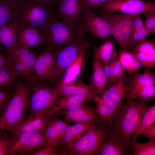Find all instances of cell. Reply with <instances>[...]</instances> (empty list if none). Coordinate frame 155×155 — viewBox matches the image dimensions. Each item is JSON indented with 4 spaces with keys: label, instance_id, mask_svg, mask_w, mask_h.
<instances>
[{
    "label": "cell",
    "instance_id": "obj_22",
    "mask_svg": "<svg viewBox=\"0 0 155 155\" xmlns=\"http://www.w3.org/2000/svg\"><path fill=\"white\" fill-rule=\"evenodd\" d=\"M43 43L42 36L38 30L20 24L18 32V44L29 48L43 46Z\"/></svg>",
    "mask_w": 155,
    "mask_h": 155
},
{
    "label": "cell",
    "instance_id": "obj_40",
    "mask_svg": "<svg viewBox=\"0 0 155 155\" xmlns=\"http://www.w3.org/2000/svg\"><path fill=\"white\" fill-rule=\"evenodd\" d=\"M54 147L47 144L28 154L30 155H60L68 154L67 153H63L58 151Z\"/></svg>",
    "mask_w": 155,
    "mask_h": 155
},
{
    "label": "cell",
    "instance_id": "obj_4",
    "mask_svg": "<svg viewBox=\"0 0 155 155\" xmlns=\"http://www.w3.org/2000/svg\"><path fill=\"white\" fill-rule=\"evenodd\" d=\"M14 10L13 20L21 24L35 28L40 32L43 26L54 17L55 12V10L41 5L34 0H25Z\"/></svg>",
    "mask_w": 155,
    "mask_h": 155
},
{
    "label": "cell",
    "instance_id": "obj_50",
    "mask_svg": "<svg viewBox=\"0 0 155 155\" xmlns=\"http://www.w3.org/2000/svg\"></svg>",
    "mask_w": 155,
    "mask_h": 155
},
{
    "label": "cell",
    "instance_id": "obj_12",
    "mask_svg": "<svg viewBox=\"0 0 155 155\" xmlns=\"http://www.w3.org/2000/svg\"><path fill=\"white\" fill-rule=\"evenodd\" d=\"M47 145L44 131L22 133L15 138L9 155H24Z\"/></svg>",
    "mask_w": 155,
    "mask_h": 155
},
{
    "label": "cell",
    "instance_id": "obj_15",
    "mask_svg": "<svg viewBox=\"0 0 155 155\" xmlns=\"http://www.w3.org/2000/svg\"><path fill=\"white\" fill-rule=\"evenodd\" d=\"M50 111L40 112L32 117L23 120L13 129L10 131L15 139L20 134L26 132L44 131L50 118Z\"/></svg>",
    "mask_w": 155,
    "mask_h": 155
},
{
    "label": "cell",
    "instance_id": "obj_47",
    "mask_svg": "<svg viewBox=\"0 0 155 155\" xmlns=\"http://www.w3.org/2000/svg\"><path fill=\"white\" fill-rule=\"evenodd\" d=\"M142 134L149 139L155 140V125L154 124L146 129Z\"/></svg>",
    "mask_w": 155,
    "mask_h": 155
},
{
    "label": "cell",
    "instance_id": "obj_19",
    "mask_svg": "<svg viewBox=\"0 0 155 155\" xmlns=\"http://www.w3.org/2000/svg\"><path fill=\"white\" fill-rule=\"evenodd\" d=\"M20 25V23L13 20L0 28V44L5 47L7 56L12 53L16 49Z\"/></svg>",
    "mask_w": 155,
    "mask_h": 155
},
{
    "label": "cell",
    "instance_id": "obj_31",
    "mask_svg": "<svg viewBox=\"0 0 155 155\" xmlns=\"http://www.w3.org/2000/svg\"><path fill=\"white\" fill-rule=\"evenodd\" d=\"M118 60L127 74L138 72L143 66L133 55L128 51L119 50Z\"/></svg>",
    "mask_w": 155,
    "mask_h": 155
},
{
    "label": "cell",
    "instance_id": "obj_14",
    "mask_svg": "<svg viewBox=\"0 0 155 155\" xmlns=\"http://www.w3.org/2000/svg\"><path fill=\"white\" fill-rule=\"evenodd\" d=\"M54 55L53 51L44 49L36 57L34 66L35 82L52 81L53 76Z\"/></svg>",
    "mask_w": 155,
    "mask_h": 155
},
{
    "label": "cell",
    "instance_id": "obj_18",
    "mask_svg": "<svg viewBox=\"0 0 155 155\" xmlns=\"http://www.w3.org/2000/svg\"><path fill=\"white\" fill-rule=\"evenodd\" d=\"M69 125L57 116L52 118H50L44 131L47 144L54 146H58Z\"/></svg>",
    "mask_w": 155,
    "mask_h": 155
},
{
    "label": "cell",
    "instance_id": "obj_24",
    "mask_svg": "<svg viewBox=\"0 0 155 155\" xmlns=\"http://www.w3.org/2000/svg\"><path fill=\"white\" fill-rule=\"evenodd\" d=\"M56 88L60 97L69 95H86L100 90H96L90 84L85 83L81 80L68 84H58Z\"/></svg>",
    "mask_w": 155,
    "mask_h": 155
},
{
    "label": "cell",
    "instance_id": "obj_35",
    "mask_svg": "<svg viewBox=\"0 0 155 155\" xmlns=\"http://www.w3.org/2000/svg\"><path fill=\"white\" fill-rule=\"evenodd\" d=\"M98 94L93 98L96 104V110L101 124L110 127L111 125L113 117L109 111L103 104L101 97Z\"/></svg>",
    "mask_w": 155,
    "mask_h": 155
},
{
    "label": "cell",
    "instance_id": "obj_41",
    "mask_svg": "<svg viewBox=\"0 0 155 155\" xmlns=\"http://www.w3.org/2000/svg\"><path fill=\"white\" fill-rule=\"evenodd\" d=\"M143 16L145 18L144 26L148 30L149 34L155 33V11L145 12Z\"/></svg>",
    "mask_w": 155,
    "mask_h": 155
},
{
    "label": "cell",
    "instance_id": "obj_46",
    "mask_svg": "<svg viewBox=\"0 0 155 155\" xmlns=\"http://www.w3.org/2000/svg\"><path fill=\"white\" fill-rule=\"evenodd\" d=\"M90 9L99 7L109 0H80Z\"/></svg>",
    "mask_w": 155,
    "mask_h": 155
},
{
    "label": "cell",
    "instance_id": "obj_29",
    "mask_svg": "<svg viewBox=\"0 0 155 155\" xmlns=\"http://www.w3.org/2000/svg\"><path fill=\"white\" fill-rule=\"evenodd\" d=\"M38 49L32 51L18 44L14 52L8 57L14 55L19 59L25 66L29 74L34 78V66L36 57L35 53Z\"/></svg>",
    "mask_w": 155,
    "mask_h": 155
},
{
    "label": "cell",
    "instance_id": "obj_16",
    "mask_svg": "<svg viewBox=\"0 0 155 155\" xmlns=\"http://www.w3.org/2000/svg\"><path fill=\"white\" fill-rule=\"evenodd\" d=\"M129 91L127 74L111 83H107L101 92L108 99L118 104H123V101L127 98Z\"/></svg>",
    "mask_w": 155,
    "mask_h": 155
},
{
    "label": "cell",
    "instance_id": "obj_27",
    "mask_svg": "<svg viewBox=\"0 0 155 155\" xmlns=\"http://www.w3.org/2000/svg\"><path fill=\"white\" fill-rule=\"evenodd\" d=\"M90 82V84L96 90H103L107 83L104 65L94 54Z\"/></svg>",
    "mask_w": 155,
    "mask_h": 155
},
{
    "label": "cell",
    "instance_id": "obj_39",
    "mask_svg": "<svg viewBox=\"0 0 155 155\" xmlns=\"http://www.w3.org/2000/svg\"><path fill=\"white\" fill-rule=\"evenodd\" d=\"M15 140L13 137L9 136L3 130H0V155H9Z\"/></svg>",
    "mask_w": 155,
    "mask_h": 155
},
{
    "label": "cell",
    "instance_id": "obj_42",
    "mask_svg": "<svg viewBox=\"0 0 155 155\" xmlns=\"http://www.w3.org/2000/svg\"><path fill=\"white\" fill-rule=\"evenodd\" d=\"M100 96L103 104L111 115L113 119L114 117L119 112L123 106V104H118L114 103L108 99L102 94Z\"/></svg>",
    "mask_w": 155,
    "mask_h": 155
},
{
    "label": "cell",
    "instance_id": "obj_26",
    "mask_svg": "<svg viewBox=\"0 0 155 155\" xmlns=\"http://www.w3.org/2000/svg\"><path fill=\"white\" fill-rule=\"evenodd\" d=\"M127 74L129 89L155 85V71L149 68L144 70L142 73L138 72Z\"/></svg>",
    "mask_w": 155,
    "mask_h": 155
},
{
    "label": "cell",
    "instance_id": "obj_48",
    "mask_svg": "<svg viewBox=\"0 0 155 155\" xmlns=\"http://www.w3.org/2000/svg\"><path fill=\"white\" fill-rule=\"evenodd\" d=\"M25 0H0L14 10L20 5Z\"/></svg>",
    "mask_w": 155,
    "mask_h": 155
},
{
    "label": "cell",
    "instance_id": "obj_20",
    "mask_svg": "<svg viewBox=\"0 0 155 155\" xmlns=\"http://www.w3.org/2000/svg\"><path fill=\"white\" fill-rule=\"evenodd\" d=\"M102 91L99 90L86 95H69L59 98L49 113V115L51 117L61 111L72 109L79 107Z\"/></svg>",
    "mask_w": 155,
    "mask_h": 155
},
{
    "label": "cell",
    "instance_id": "obj_17",
    "mask_svg": "<svg viewBox=\"0 0 155 155\" xmlns=\"http://www.w3.org/2000/svg\"><path fill=\"white\" fill-rule=\"evenodd\" d=\"M130 53L142 65L149 68L155 65V42L147 38L138 43Z\"/></svg>",
    "mask_w": 155,
    "mask_h": 155
},
{
    "label": "cell",
    "instance_id": "obj_3",
    "mask_svg": "<svg viewBox=\"0 0 155 155\" xmlns=\"http://www.w3.org/2000/svg\"><path fill=\"white\" fill-rule=\"evenodd\" d=\"M40 33L43 40V46L52 51L73 43L77 39L80 31L54 17L43 26Z\"/></svg>",
    "mask_w": 155,
    "mask_h": 155
},
{
    "label": "cell",
    "instance_id": "obj_34",
    "mask_svg": "<svg viewBox=\"0 0 155 155\" xmlns=\"http://www.w3.org/2000/svg\"><path fill=\"white\" fill-rule=\"evenodd\" d=\"M18 78L9 66L0 69V90L14 88Z\"/></svg>",
    "mask_w": 155,
    "mask_h": 155
},
{
    "label": "cell",
    "instance_id": "obj_13",
    "mask_svg": "<svg viewBox=\"0 0 155 155\" xmlns=\"http://www.w3.org/2000/svg\"><path fill=\"white\" fill-rule=\"evenodd\" d=\"M55 115L57 116L63 115L69 123H101L95 107L91 105H82L72 109L61 111Z\"/></svg>",
    "mask_w": 155,
    "mask_h": 155
},
{
    "label": "cell",
    "instance_id": "obj_25",
    "mask_svg": "<svg viewBox=\"0 0 155 155\" xmlns=\"http://www.w3.org/2000/svg\"><path fill=\"white\" fill-rule=\"evenodd\" d=\"M113 39L104 41L98 47L93 45L94 54L104 65L108 64L118 59V52L116 50Z\"/></svg>",
    "mask_w": 155,
    "mask_h": 155
},
{
    "label": "cell",
    "instance_id": "obj_43",
    "mask_svg": "<svg viewBox=\"0 0 155 155\" xmlns=\"http://www.w3.org/2000/svg\"><path fill=\"white\" fill-rule=\"evenodd\" d=\"M14 92L12 89L0 90V114L5 110Z\"/></svg>",
    "mask_w": 155,
    "mask_h": 155
},
{
    "label": "cell",
    "instance_id": "obj_11",
    "mask_svg": "<svg viewBox=\"0 0 155 155\" xmlns=\"http://www.w3.org/2000/svg\"><path fill=\"white\" fill-rule=\"evenodd\" d=\"M99 7L108 12L135 15L155 11V3L144 0H109Z\"/></svg>",
    "mask_w": 155,
    "mask_h": 155
},
{
    "label": "cell",
    "instance_id": "obj_33",
    "mask_svg": "<svg viewBox=\"0 0 155 155\" xmlns=\"http://www.w3.org/2000/svg\"><path fill=\"white\" fill-rule=\"evenodd\" d=\"M104 67L108 83L113 82L126 74L118 59L108 64L104 65Z\"/></svg>",
    "mask_w": 155,
    "mask_h": 155
},
{
    "label": "cell",
    "instance_id": "obj_1",
    "mask_svg": "<svg viewBox=\"0 0 155 155\" xmlns=\"http://www.w3.org/2000/svg\"><path fill=\"white\" fill-rule=\"evenodd\" d=\"M149 101H126L122 108L113 119L109 129L120 139L127 148L131 137L137 128L140 117Z\"/></svg>",
    "mask_w": 155,
    "mask_h": 155
},
{
    "label": "cell",
    "instance_id": "obj_44",
    "mask_svg": "<svg viewBox=\"0 0 155 155\" xmlns=\"http://www.w3.org/2000/svg\"><path fill=\"white\" fill-rule=\"evenodd\" d=\"M143 13L138 14L134 20L132 25V32L142 29L144 26V21L142 16Z\"/></svg>",
    "mask_w": 155,
    "mask_h": 155
},
{
    "label": "cell",
    "instance_id": "obj_10",
    "mask_svg": "<svg viewBox=\"0 0 155 155\" xmlns=\"http://www.w3.org/2000/svg\"><path fill=\"white\" fill-rule=\"evenodd\" d=\"M88 9H90L80 0H61L56 9L54 17L73 28L79 30L82 15Z\"/></svg>",
    "mask_w": 155,
    "mask_h": 155
},
{
    "label": "cell",
    "instance_id": "obj_6",
    "mask_svg": "<svg viewBox=\"0 0 155 155\" xmlns=\"http://www.w3.org/2000/svg\"><path fill=\"white\" fill-rule=\"evenodd\" d=\"M94 42V40L84 39L80 32L77 39L73 43L53 50L54 63L52 82L55 83L58 82L67 68L84 51L90 48Z\"/></svg>",
    "mask_w": 155,
    "mask_h": 155
},
{
    "label": "cell",
    "instance_id": "obj_9",
    "mask_svg": "<svg viewBox=\"0 0 155 155\" xmlns=\"http://www.w3.org/2000/svg\"><path fill=\"white\" fill-rule=\"evenodd\" d=\"M79 29L82 36L88 34L102 40L103 41L113 39L107 20L103 16L87 9L83 13Z\"/></svg>",
    "mask_w": 155,
    "mask_h": 155
},
{
    "label": "cell",
    "instance_id": "obj_21",
    "mask_svg": "<svg viewBox=\"0 0 155 155\" xmlns=\"http://www.w3.org/2000/svg\"><path fill=\"white\" fill-rule=\"evenodd\" d=\"M127 149L122 140L108 128L104 141L96 155H125Z\"/></svg>",
    "mask_w": 155,
    "mask_h": 155
},
{
    "label": "cell",
    "instance_id": "obj_45",
    "mask_svg": "<svg viewBox=\"0 0 155 155\" xmlns=\"http://www.w3.org/2000/svg\"><path fill=\"white\" fill-rule=\"evenodd\" d=\"M38 3L56 10L61 0H34Z\"/></svg>",
    "mask_w": 155,
    "mask_h": 155
},
{
    "label": "cell",
    "instance_id": "obj_8",
    "mask_svg": "<svg viewBox=\"0 0 155 155\" xmlns=\"http://www.w3.org/2000/svg\"><path fill=\"white\" fill-rule=\"evenodd\" d=\"M108 129V127L101 123L98 124L67 147L68 154L96 155L104 141Z\"/></svg>",
    "mask_w": 155,
    "mask_h": 155
},
{
    "label": "cell",
    "instance_id": "obj_28",
    "mask_svg": "<svg viewBox=\"0 0 155 155\" xmlns=\"http://www.w3.org/2000/svg\"><path fill=\"white\" fill-rule=\"evenodd\" d=\"M155 104L145 107L139 118L136 129L131 137L133 142H136L138 137L142 134L147 128L155 124Z\"/></svg>",
    "mask_w": 155,
    "mask_h": 155
},
{
    "label": "cell",
    "instance_id": "obj_30",
    "mask_svg": "<svg viewBox=\"0 0 155 155\" xmlns=\"http://www.w3.org/2000/svg\"><path fill=\"white\" fill-rule=\"evenodd\" d=\"M86 51H84L65 70L58 84H68L76 81L81 70Z\"/></svg>",
    "mask_w": 155,
    "mask_h": 155
},
{
    "label": "cell",
    "instance_id": "obj_23",
    "mask_svg": "<svg viewBox=\"0 0 155 155\" xmlns=\"http://www.w3.org/2000/svg\"><path fill=\"white\" fill-rule=\"evenodd\" d=\"M100 124L75 123L67 127L60 143L67 147Z\"/></svg>",
    "mask_w": 155,
    "mask_h": 155
},
{
    "label": "cell",
    "instance_id": "obj_38",
    "mask_svg": "<svg viewBox=\"0 0 155 155\" xmlns=\"http://www.w3.org/2000/svg\"><path fill=\"white\" fill-rule=\"evenodd\" d=\"M149 34L144 26L141 30L132 32L128 44L127 51L130 52L137 44L146 38Z\"/></svg>",
    "mask_w": 155,
    "mask_h": 155
},
{
    "label": "cell",
    "instance_id": "obj_7",
    "mask_svg": "<svg viewBox=\"0 0 155 155\" xmlns=\"http://www.w3.org/2000/svg\"><path fill=\"white\" fill-rule=\"evenodd\" d=\"M31 85V94L28 104L29 117L42 112L50 111L60 97L56 88H52L45 81L35 82Z\"/></svg>",
    "mask_w": 155,
    "mask_h": 155
},
{
    "label": "cell",
    "instance_id": "obj_2",
    "mask_svg": "<svg viewBox=\"0 0 155 155\" xmlns=\"http://www.w3.org/2000/svg\"><path fill=\"white\" fill-rule=\"evenodd\" d=\"M12 98L0 116V130L11 131L23 120L26 115L31 84L18 80Z\"/></svg>",
    "mask_w": 155,
    "mask_h": 155
},
{
    "label": "cell",
    "instance_id": "obj_49",
    "mask_svg": "<svg viewBox=\"0 0 155 155\" xmlns=\"http://www.w3.org/2000/svg\"><path fill=\"white\" fill-rule=\"evenodd\" d=\"M9 66L7 57L1 53L0 51V69Z\"/></svg>",
    "mask_w": 155,
    "mask_h": 155
},
{
    "label": "cell",
    "instance_id": "obj_36",
    "mask_svg": "<svg viewBox=\"0 0 155 155\" xmlns=\"http://www.w3.org/2000/svg\"><path fill=\"white\" fill-rule=\"evenodd\" d=\"M132 148L133 155H155V140L150 139L145 143L133 142Z\"/></svg>",
    "mask_w": 155,
    "mask_h": 155
},
{
    "label": "cell",
    "instance_id": "obj_37",
    "mask_svg": "<svg viewBox=\"0 0 155 155\" xmlns=\"http://www.w3.org/2000/svg\"><path fill=\"white\" fill-rule=\"evenodd\" d=\"M14 10L4 3L0 1V28L14 18Z\"/></svg>",
    "mask_w": 155,
    "mask_h": 155
},
{
    "label": "cell",
    "instance_id": "obj_5",
    "mask_svg": "<svg viewBox=\"0 0 155 155\" xmlns=\"http://www.w3.org/2000/svg\"><path fill=\"white\" fill-rule=\"evenodd\" d=\"M91 9L107 20L110 26L111 36L117 42L119 50L127 51L132 33V23L135 18L139 14L135 15L117 14L107 12L101 7Z\"/></svg>",
    "mask_w": 155,
    "mask_h": 155
},
{
    "label": "cell",
    "instance_id": "obj_32",
    "mask_svg": "<svg viewBox=\"0 0 155 155\" xmlns=\"http://www.w3.org/2000/svg\"><path fill=\"white\" fill-rule=\"evenodd\" d=\"M155 98V85H153L129 89L126 101L134 100L137 99L150 101Z\"/></svg>",
    "mask_w": 155,
    "mask_h": 155
}]
</instances>
